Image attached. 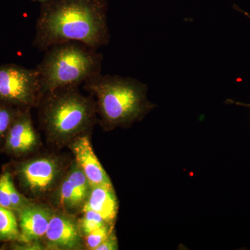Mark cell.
Wrapping results in <instances>:
<instances>
[{
  "label": "cell",
  "mask_w": 250,
  "mask_h": 250,
  "mask_svg": "<svg viewBox=\"0 0 250 250\" xmlns=\"http://www.w3.org/2000/svg\"><path fill=\"white\" fill-rule=\"evenodd\" d=\"M21 111L22 109L0 103V139L6 136L13 121Z\"/></svg>",
  "instance_id": "16"
},
{
  "label": "cell",
  "mask_w": 250,
  "mask_h": 250,
  "mask_svg": "<svg viewBox=\"0 0 250 250\" xmlns=\"http://www.w3.org/2000/svg\"><path fill=\"white\" fill-rule=\"evenodd\" d=\"M54 208L75 215L82 212L84 203L81 200L71 183L64 177L50 196Z\"/></svg>",
  "instance_id": "12"
},
{
  "label": "cell",
  "mask_w": 250,
  "mask_h": 250,
  "mask_svg": "<svg viewBox=\"0 0 250 250\" xmlns=\"http://www.w3.org/2000/svg\"><path fill=\"white\" fill-rule=\"evenodd\" d=\"M118 250V242L116 230L113 229L107 238L96 248L95 250Z\"/></svg>",
  "instance_id": "19"
},
{
  "label": "cell",
  "mask_w": 250,
  "mask_h": 250,
  "mask_svg": "<svg viewBox=\"0 0 250 250\" xmlns=\"http://www.w3.org/2000/svg\"><path fill=\"white\" fill-rule=\"evenodd\" d=\"M83 89L95 100L98 122L106 131L130 127L156 106L147 100V85L129 77L100 73L85 81Z\"/></svg>",
  "instance_id": "2"
},
{
  "label": "cell",
  "mask_w": 250,
  "mask_h": 250,
  "mask_svg": "<svg viewBox=\"0 0 250 250\" xmlns=\"http://www.w3.org/2000/svg\"><path fill=\"white\" fill-rule=\"evenodd\" d=\"M42 97L36 68L17 64L0 65V103L19 109L36 107Z\"/></svg>",
  "instance_id": "6"
},
{
  "label": "cell",
  "mask_w": 250,
  "mask_h": 250,
  "mask_svg": "<svg viewBox=\"0 0 250 250\" xmlns=\"http://www.w3.org/2000/svg\"><path fill=\"white\" fill-rule=\"evenodd\" d=\"M118 206V197L113 187L98 186L90 188L82 212L93 210L101 215L108 225L114 226L119 208Z\"/></svg>",
  "instance_id": "11"
},
{
  "label": "cell",
  "mask_w": 250,
  "mask_h": 250,
  "mask_svg": "<svg viewBox=\"0 0 250 250\" xmlns=\"http://www.w3.org/2000/svg\"><path fill=\"white\" fill-rule=\"evenodd\" d=\"M70 162L62 156L41 154L22 163L18 177L31 199L40 201L50 197L59 187Z\"/></svg>",
  "instance_id": "5"
},
{
  "label": "cell",
  "mask_w": 250,
  "mask_h": 250,
  "mask_svg": "<svg viewBox=\"0 0 250 250\" xmlns=\"http://www.w3.org/2000/svg\"><path fill=\"white\" fill-rule=\"evenodd\" d=\"M228 102L230 103L236 104L238 105H243V106H249V107H250V104H246L236 103V102L232 101V100H228Z\"/></svg>",
  "instance_id": "20"
},
{
  "label": "cell",
  "mask_w": 250,
  "mask_h": 250,
  "mask_svg": "<svg viewBox=\"0 0 250 250\" xmlns=\"http://www.w3.org/2000/svg\"><path fill=\"white\" fill-rule=\"evenodd\" d=\"M107 0H47L41 3L32 46L45 52L51 46L77 41L95 49L108 45Z\"/></svg>",
  "instance_id": "1"
},
{
  "label": "cell",
  "mask_w": 250,
  "mask_h": 250,
  "mask_svg": "<svg viewBox=\"0 0 250 250\" xmlns=\"http://www.w3.org/2000/svg\"><path fill=\"white\" fill-rule=\"evenodd\" d=\"M11 174L5 172L0 177V206L13 210L9 192V184Z\"/></svg>",
  "instance_id": "18"
},
{
  "label": "cell",
  "mask_w": 250,
  "mask_h": 250,
  "mask_svg": "<svg viewBox=\"0 0 250 250\" xmlns=\"http://www.w3.org/2000/svg\"><path fill=\"white\" fill-rule=\"evenodd\" d=\"M82 213V218L78 220V225L83 237L104 225H108L101 215L93 210H84Z\"/></svg>",
  "instance_id": "14"
},
{
  "label": "cell",
  "mask_w": 250,
  "mask_h": 250,
  "mask_svg": "<svg viewBox=\"0 0 250 250\" xmlns=\"http://www.w3.org/2000/svg\"><path fill=\"white\" fill-rule=\"evenodd\" d=\"M104 57L98 49L77 41L51 46L35 68L40 78L42 95L64 87H80L102 73Z\"/></svg>",
  "instance_id": "4"
},
{
  "label": "cell",
  "mask_w": 250,
  "mask_h": 250,
  "mask_svg": "<svg viewBox=\"0 0 250 250\" xmlns=\"http://www.w3.org/2000/svg\"><path fill=\"white\" fill-rule=\"evenodd\" d=\"M36 107L47 141L59 148L90 134L98 122L95 100L81 93L79 87H64L44 93Z\"/></svg>",
  "instance_id": "3"
},
{
  "label": "cell",
  "mask_w": 250,
  "mask_h": 250,
  "mask_svg": "<svg viewBox=\"0 0 250 250\" xmlns=\"http://www.w3.org/2000/svg\"><path fill=\"white\" fill-rule=\"evenodd\" d=\"M33 2H39L41 4V3L44 2V1H47V0H31Z\"/></svg>",
  "instance_id": "22"
},
{
  "label": "cell",
  "mask_w": 250,
  "mask_h": 250,
  "mask_svg": "<svg viewBox=\"0 0 250 250\" xmlns=\"http://www.w3.org/2000/svg\"><path fill=\"white\" fill-rule=\"evenodd\" d=\"M0 241L21 242V231L12 210L0 206Z\"/></svg>",
  "instance_id": "13"
},
{
  "label": "cell",
  "mask_w": 250,
  "mask_h": 250,
  "mask_svg": "<svg viewBox=\"0 0 250 250\" xmlns=\"http://www.w3.org/2000/svg\"><path fill=\"white\" fill-rule=\"evenodd\" d=\"M5 137V147L16 155H26L40 148L41 138L34 127L30 109L18 113Z\"/></svg>",
  "instance_id": "8"
},
{
  "label": "cell",
  "mask_w": 250,
  "mask_h": 250,
  "mask_svg": "<svg viewBox=\"0 0 250 250\" xmlns=\"http://www.w3.org/2000/svg\"><path fill=\"white\" fill-rule=\"evenodd\" d=\"M87 134L77 138L67 146L75 156V160L88 179L90 187H113L111 179L94 152Z\"/></svg>",
  "instance_id": "10"
},
{
  "label": "cell",
  "mask_w": 250,
  "mask_h": 250,
  "mask_svg": "<svg viewBox=\"0 0 250 250\" xmlns=\"http://www.w3.org/2000/svg\"><path fill=\"white\" fill-rule=\"evenodd\" d=\"M41 241L46 250L84 249L83 237L80 232L78 220L75 215L55 208Z\"/></svg>",
  "instance_id": "7"
},
{
  "label": "cell",
  "mask_w": 250,
  "mask_h": 250,
  "mask_svg": "<svg viewBox=\"0 0 250 250\" xmlns=\"http://www.w3.org/2000/svg\"><path fill=\"white\" fill-rule=\"evenodd\" d=\"M9 192L13 210L18 211V210L22 209L24 207L34 201V200L27 198L22 194L20 193L17 188L15 187L12 179H11L9 182Z\"/></svg>",
  "instance_id": "17"
},
{
  "label": "cell",
  "mask_w": 250,
  "mask_h": 250,
  "mask_svg": "<svg viewBox=\"0 0 250 250\" xmlns=\"http://www.w3.org/2000/svg\"><path fill=\"white\" fill-rule=\"evenodd\" d=\"M234 8L236 10H238V11H240V12L243 13V14L246 15V16H248V18H250V15L248 14V13L245 12V11H243V10L239 9V8H238L237 6H234Z\"/></svg>",
  "instance_id": "21"
},
{
  "label": "cell",
  "mask_w": 250,
  "mask_h": 250,
  "mask_svg": "<svg viewBox=\"0 0 250 250\" xmlns=\"http://www.w3.org/2000/svg\"><path fill=\"white\" fill-rule=\"evenodd\" d=\"M54 211L53 207L39 200L18 210L21 243L41 241Z\"/></svg>",
  "instance_id": "9"
},
{
  "label": "cell",
  "mask_w": 250,
  "mask_h": 250,
  "mask_svg": "<svg viewBox=\"0 0 250 250\" xmlns=\"http://www.w3.org/2000/svg\"><path fill=\"white\" fill-rule=\"evenodd\" d=\"M113 229L114 226L106 225L83 237L85 249L96 250V248L107 238Z\"/></svg>",
  "instance_id": "15"
}]
</instances>
